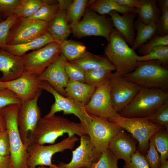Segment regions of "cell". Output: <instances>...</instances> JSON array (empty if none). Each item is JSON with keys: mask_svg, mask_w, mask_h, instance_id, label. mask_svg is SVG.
Wrapping results in <instances>:
<instances>
[{"mask_svg": "<svg viewBox=\"0 0 168 168\" xmlns=\"http://www.w3.org/2000/svg\"><path fill=\"white\" fill-rule=\"evenodd\" d=\"M65 133L69 137L75 134L81 137L86 134L80 123L55 115L49 118L41 117L31 138L30 145L53 144L59 137Z\"/></svg>", "mask_w": 168, "mask_h": 168, "instance_id": "6da1fadb", "label": "cell"}, {"mask_svg": "<svg viewBox=\"0 0 168 168\" xmlns=\"http://www.w3.org/2000/svg\"><path fill=\"white\" fill-rule=\"evenodd\" d=\"M167 100L168 91L159 88L141 87L132 101L119 114L127 118L147 117Z\"/></svg>", "mask_w": 168, "mask_h": 168, "instance_id": "7a4b0ae2", "label": "cell"}, {"mask_svg": "<svg viewBox=\"0 0 168 168\" xmlns=\"http://www.w3.org/2000/svg\"><path fill=\"white\" fill-rule=\"evenodd\" d=\"M108 42L104 53L114 66L115 72L123 76L134 70L138 62V55L115 30L111 34Z\"/></svg>", "mask_w": 168, "mask_h": 168, "instance_id": "3957f363", "label": "cell"}, {"mask_svg": "<svg viewBox=\"0 0 168 168\" xmlns=\"http://www.w3.org/2000/svg\"><path fill=\"white\" fill-rule=\"evenodd\" d=\"M20 104L9 105L0 110V113L5 119L9 135L11 168H28V146L22 141L17 123Z\"/></svg>", "mask_w": 168, "mask_h": 168, "instance_id": "277c9868", "label": "cell"}, {"mask_svg": "<svg viewBox=\"0 0 168 168\" xmlns=\"http://www.w3.org/2000/svg\"><path fill=\"white\" fill-rule=\"evenodd\" d=\"M123 76L140 87L168 90V68L157 60L138 62L134 70Z\"/></svg>", "mask_w": 168, "mask_h": 168, "instance_id": "5b68a950", "label": "cell"}, {"mask_svg": "<svg viewBox=\"0 0 168 168\" xmlns=\"http://www.w3.org/2000/svg\"><path fill=\"white\" fill-rule=\"evenodd\" d=\"M108 120L117 124L131 134L138 142V150L144 155L148 149L152 137L157 132L166 128L145 118H127L118 114Z\"/></svg>", "mask_w": 168, "mask_h": 168, "instance_id": "8992f818", "label": "cell"}, {"mask_svg": "<svg viewBox=\"0 0 168 168\" xmlns=\"http://www.w3.org/2000/svg\"><path fill=\"white\" fill-rule=\"evenodd\" d=\"M79 139L74 135L68 137L60 142L48 146L35 143L30 144L27 149L28 168H36L39 166H47L51 168H59L52 162L53 155L56 153L74 148Z\"/></svg>", "mask_w": 168, "mask_h": 168, "instance_id": "52a82bcc", "label": "cell"}, {"mask_svg": "<svg viewBox=\"0 0 168 168\" xmlns=\"http://www.w3.org/2000/svg\"><path fill=\"white\" fill-rule=\"evenodd\" d=\"M40 87L52 94L55 99V102L51 106L49 112L44 117H51L60 111H63L64 114H73L79 119L86 133L91 124V118L86 111L85 105L68 97L63 96L47 82H40Z\"/></svg>", "mask_w": 168, "mask_h": 168, "instance_id": "ba28073f", "label": "cell"}, {"mask_svg": "<svg viewBox=\"0 0 168 168\" xmlns=\"http://www.w3.org/2000/svg\"><path fill=\"white\" fill-rule=\"evenodd\" d=\"M69 26L76 37L100 36L105 38L108 42L111 34L114 30L111 20L90 9L86 10L82 20Z\"/></svg>", "mask_w": 168, "mask_h": 168, "instance_id": "9c48e42d", "label": "cell"}, {"mask_svg": "<svg viewBox=\"0 0 168 168\" xmlns=\"http://www.w3.org/2000/svg\"><path fill=\"white\" fill-rule=\"evenodd\" d=\"M61 54L60 44L55 41L21 56L25 71L38 76Z\"/></svg>", "mask_w": 168, "mask_h": 168, "instance_id": "30bf717a", "label": "cell"}, {"mask_svg": "<svg viewBox=\"0 0 168 168\" xmlns=\"http://www.w3.org/2000/svg\"><path fill=\"white\" fill-rule=\"evenodd\" d=\"M41 94H38L32 100L22 101L20 104L17 115L18 130L22 142L28 146L32 135L41 117L40 109L37 104Z\"/></svg>", "mask_w": 168, "mask_h": 168, "instance_id": "8fae6325", "label": "cell"}, {"mask_svg": "<svg viewBox=\"0 0 168 168\" xmlns=\"http://www.w3.org/2000/svg\"><path fill=\"white\" fill-rule=\"evenodd\" d=\"M108 79L112 105L119 114L129 104L141 87L115 72L110 73Z\"/></svg>", "mask_w": 168, "mask_h": 168, "instance_id": "7c38bea8", "label": "cell"}, {"mask_svg": "<svg viewBox=\"0 0 168 168\" xmlns=\"http://www.w3.org/2000/svg\"><path fill=\"white\" fill-rule=\"evenodd\" d=\"M89 114L91 122L86 134L96 150L101 153L108 148L113 137L123 128L106 118Z\"/></svg>", "mask_w": 168, "mask_h": 168, "instance_id": "4fadbf2b", "label": "cell"}, {"mask_svg": "<svg viewBox=\"0 0 168 168\" xmlns=\"http://www.w3.org/2000/svg\"><path fill=\"white\" fill-rule=\"evenodd\" d=\"M85 107L89 114L108 119L118 115L112 103L108 78L96 86L94 93Z\"/></svg>", "mask_w": 168, "mask_h": 168, "instance_id": "5bb4252c", "label": "cell"}, {"mask_svg": "<svg viewBox=\"0 0 168 168\" xmlns=\"http://www.w3.org/2000/svg\"><path fill=\"white\" fill-rule=\"evenodd\" d=\"M48 23L18 18L10 30L7 44H17L31 41L47 32Z\"/></svg>", "mask_w": 168, "mask_h": 168, "instance_id": "9a60e30c", "label": "cell"}, {"mask_svg": "<svg viewBox=\"0 0 168 168\" xmlns=\"http://www.w3.org/2000/svg\"><path fill=\"white\" fill-rule=\"evenodd\" d=\"M38 76L25 71L18 78L3 82L5 87L13 91L22 101H27L42 93Z\"/></svg>", "mask_w": 168, "mask_h": 168, "instance_id": "2e32d148", "label": "cell"}, {"mask_svg": "<svg viewBox=\"0 0 168 168\" xmlns=\"http://www.w3.org/2000/svg\"><path fill=\"white\" fill-rule=\"evenodd\" d=\"M80 145L72 151V157L68 163H63L65 168L91 167L99 160L101 153L96 149L88 135L85 134L81 137Z\"/></svg>", "mask_w": 168, "mask_h": 168, "instance_id": "e0dca14e", "label": "cell"}, {"mask_svg": "<svg viewBox=\"0 0 168 168\" xmlns=\"http://www.w3.org/2000/svg\"><path fill=\"white\" fill-rule=\"evenodd\" d=\"M66 61L61 54L57 60L38 76L40 82H47L57 92L65 97H67L65 88L69 81L64 68Z\"/></svg>", "mask_w": 168, "mask_h": 168, "instance_id": "ac0fdd59", "label": "cell"}, {"mask_svg": "<svg viewBox=\"0 0 168 168\" xmlns=\"http://www.w3.org/2000/svg\"><path fill=\"white\" fill-rule=\"evenodd\" d=\"M138 143L131 134L123 128L111 140L108 148L118 160L122 159L128 162L138 150Z\"/></svg>", "mask_w": 168, "mask_h": 168, "instance_id": "d6986e66", "label": "cell"}, {"mask_svg": "<svg viewBox=\"0 0 168 168\" xmlns=\"http://www.w3.org/2000/svg\"><path fill=\"white\" fill-rule=\"evenodd\" d=\"M25 71L21 57L12 54L0 48V72L1 81L7 82L15 79Z\"/></svg>", "mask_w": 168, "mask_h": 168, "instance_id": "ffe728a7", "label": "cell"}, {"mask_svg": "<svg viewBox=\"0 0 168 168\" xmlns=\"http://www.w3.org/2000/svg\"><path fill=\"white\" fill-rule=\"evenodd\" d=\"M109 15L115 30L123 36L128 44L132 47L135 39L133 21L137 14L134 11L120 15L118 13L113 11Z\"/></svg>", "mask_w": 168, "mask_h": 168, "instance_id": "44dd1931", "label": "cell"}, {"mask_svg": "<svg viewBox=\"0 0 168 168\" xmlns=\"http://www.w3.org/2000/svg\"><path fill=\"white\" fill-rule=\"evenodd\" d=\"M47 32L54 41L60 44L71 33L66 17V11L59 10L53 19L48 23Z\"/></svg>", "mask_w": 168, "mask_h": 168, "instance_id": "7402d4cb", "label": "cell"}, {"mask_svg": "<svg viewBox=\"0 0 168 168\" xmlns=\"http://www.w3.org/2000/svg\"><path fill=\"white\" fill-rule=\"evenodd\" d=\"M54 41V40L47 32L25 43L17 44H7L3 50L13 55L21 57L29 50L38 49Z\"/></svg>", "mask_w": 168, "mask_h": 168, "instance_id": "603a6c76", "label": "cell"}, {"mask_svg": "<svg viewBox=\"0 0 168 168\" xmlns=\"http://www.w3.org/2000/svg\"><path fill=\"white\" fill-rule=\"evenodd\" d=\"M96 86L69 80L65 91L68 97L86 105L94 93Z\"/></svg>", "mask_w": 168, "mask_h": 168, "instance_id": "cb8c5ba5", "label": "cell"}, {"mask_svg": "<svg viewBox=\"0 0 168 168\" xmlns=\"http://www.w3.org/2000/svg\"><path fill=\"white\" fill-rule=\"evenodd\" d=\"M68 62L85 71L100 68H106L113 71L115 70L114 66L106 57L94 54L87 51L78 59Z\"/></svg>", "mask_w": 168, "mask_h": 168, "instance_id": "d4e9b609", "label": "cell"}, {"mask_svg": "<svg viewBox=\"0 0 168 168\" xmlns=\"http://www.w3.org/2000/svg\"><path fill=\"white\" fill-rule=\"evenodd\" d=\"M141 5L140 8H134V12L139 16V19L147 25L157 24L161 12L158 7L156 0H139Z\"/></svg>", "mask_w": 168, "mask_h": 168, "instance_id": "484cf974", "label": "cell"}, {"mask_svg": "<svg viewBox=\"0 0 168 168\" xmlns=\"http://www.w3.org/2000/svg\"><path fill=\"white\" fill-rule=\"evenodd\" d=\"M89 9L101 15L108 14L113 11L122 14L134 11V9L121 4L115 0H97L89 1Z\"/></svg>", "mask_w": 168, "mask_h": 168, "instance_id": "4316f807", "label": "cell"}, {"mask_svg": "<svg viewBox=\"0 0 168 168\" xmlns=\"http://www.w3.org/2000/svg\"><path fill=\"white\" fill-rule=\"evenodd\" d=\"M61 54L68 62L75 60L87 51L82 43L71 40H66L60 44Z\"/></svg>", "mask_w": 168, "mask_h": 168, "instance_id": "83f0119b", "label": "cell"}, {"mask_svg": "<svg viewBox=\"0 0 168 168\" xmlns=\"http://www.w3.org/2000/svg\"><path fill=\"white\" fill-rule=\"evenodd\" d=\"M137 34L133 45L131 48L135 50L141 45L147 43L155 35L157 29V24L147 25L138 18L136 23Z\"/></svg>", "mask_w": 168, "mask_h": 168, "instance_id": "f1b7e54d", "label": "cell"}, {"mask_svg": "<svg viewBox=\"0 0 168 168\" xmlns=\"http://www.w3.org/2000/svg\"><path fill=\"white\" fill-rule=\"evenodd\" d=\"M43 4L42 0H21L13 14L18 18H28L33 15Z\"/></svg>", "mask_w": 168, "mask_h": 168, "instance_id": "f546056e", "label": "cell"}, {"mask_svg": "<svg viewBox=\"0 0 168 168\" xmlns=\"http://www.w3.org/2000/svg\"><path fill=\"white\" fill-rule=\"evenodd\" d=\"M88 0H74L66 11V17L69 26L72 25L80 21L83 16L88 5Z\"/></svg>", "mask_w": 168, "mask_h": 168, "instance_id": "4dcf8cb0", "label": "cell"}, {"mask_svg": "<svg viewBox=\"0 0 168 168\" xmlns=\"http://www.w3.org/2000/svg\"><path fill=\"white\" fill-rule=\"evenodd\" d=\"M137 59L138 62L157 60L161 63L162 66L167 68L168 45H160L155 47L146 55L142 56L138 55Z\"/></svg>", "mask_w": 168, "mask_h": 168, "instance_id": "1f68e13d", "label": "cell"}, {"mask_svg": "<svg viewBox=\"0 0 168 168\" xmlns=\"http://www.w3.org/2000/svg\"><path fill=\"white\" fill-rule=\"evenodd\" d=\"M153 137L156 149L160 154L161 165L168 158V130L164 128L156 133Z\"/></svg>", "mask_w": 168, "mask_h": 168, "instance_id": "d6a6232c", "label": "cell"}, {"mask_svg": "<svg viewBox=\"0 0 168 168\" xmlns=\"http://www.w3.org/2000/svg\"><path fill=\"white\" fill-rule=\"evenodd\" d=\"M113 70L106 68H100L85 71V83L96 86L108 78Z\"/></svg>", "mask_w": 168, "mask_h": 168, "instance_id": "836d02e7", "label": "cell"}, {"mask_svg": "<svg viewBox=\"0 0 168 168\" xmlns=\"http://www.w3.org/2000/svg\"><path fill=\"white\" fill-rule=\"evenodd\" d=\"M59 10L58 4L52 5L43 4L33 15L27 18L48 23L55 17Z\"/></svg>", "mask_w": 168, "mask_h": 168, "instance_id": "e575fe53", "label": "cell"}, {"mask_svg": "<svg viewBox=\"0 0 168 168\" xmlns=\"http://www.w3.org/2000/svg\"><path fill=\"white\" fill-rule=\"evenodd\" d=\"M118 160L108 148L101 153L98 161L93 163L91 168H118Z\"/></svg>", "mask_w": 168, "mask_h": 168, "instance_id": "d590c367", "label": "cell"}, {"mask_svg": "<svg viewBox=\"0 0 168 168\" xmlns=\"http://www.w3.org/2000/svg\"><path fill=\"white\" fill-rule=\"evenodd\" d=\"M151 122L164 127L168 130V100L149 117L144 118Z\"/></svg>", "mask_w": 168, "mask_h": 168, "instance_id": "8d00e7d4", "label": "cell"}, {"mask_svg": "<svg viewBox=\"0 0 168 168\" xmlns=\"http://www.w3.org/2000/svg\"><path fill=\"white\" fill-rule=\"evenodd\" d=\"M17 18L13 14L0 22V48L3 49L7 44L11 28Z\"/></svg>", "mask_w": 168, "mask_h": 168, "instance_id": "74e56055", "label": "cell"}, {"mask_svg": "<svg viewBox=\"0 0 168 168\" xmlns=\"http://www.w3.org/2000/svg\"><path fill=\"white\" fill-rule=\"evenodd\" d=\"M160 45H168V35L164 36L155 35L146 43L139 47L138 52L143 55H145L154 48Z\"/></svg>", "mask_w": 168, "mask_h": 168, "instance_id": "f35d334b", "label": "cell"}, {"mask_svg": "<svg viewBox=\"0 0 168 168\" xmlns=\"http://www.w3.org/2000/svg\"><path fill=\"white\" fill-rule=\"evenodd\" d=\"M144 156L150 168L160 167V156L156 149L153 136L150 139L148 148Z\"/></svg>", "mask_w": 168, "mask_h": 168, "instance_id": "ab89813d", "label": "cell"}, {"mask_svg": "<svg viewBox=\"0 0 168 168\" xmlns=\"http://www.w3.org/2000/svg\"><path fill=\"white\" fill-rule=\"evenodd\" d=\"M64 69L69 80L85 83V71L80 67L66 61Z\"/></svg>", "mask_w": 168, "mask_h": 168, "instance_id": "60d3db41", "label": "cell"}, {"mask_svg": "<svg viewBox=\"0 0 168 168\" xmlns=\"http://www.w3.org/2000/svg\"><path fill=\"white\" fill-rule=\"evenodd\" d=\"M22 102L10 90L5 87L0 90V110L9 105L20 104Z\"/></svg>", "mask_w": 168, "mask_h": 168, "instance_id": "b9f144b4", "label": "cell"}, {"mask_svg": "<svg viewBox=\"0 0 168 168\" xmlns=\"http://www.w3.org/2000/svg\"><path fill=\"white\" fill-rule=\"evenodd\" d=\"M21 0H0V16L5 19L13 14Z\"/></svg>", "mask_w": 168, "mask_h": 168, "instance_id": "7bdbcfd3", "label": "cell"}, {"mask_svg": "<svg viewBox=\"0 0 168 168\" xmlns=\"http://www.w3.org/2000/svg\"><path fill=\"white\" fill-rule=\"evenodd\" d=\"M123 168H150L144 155L138 150L132 156L130 161L125 162Z\"/></svg>", "mask_w": 168, "mask_h": 168, "instance_id": "ee69618b", "label": "cell"}, {"mask_svg": "<svg viewBox=\"0 0 168 168\" xmlns=\"http://www.w3.org/2000/svg\"><path fill=\"white\" fill-rule=\"evenodd\" d=\"M10 154L9 138L7 129H0V155L3 156Z\"/></svg>", "mask_w": 168, "mask_h": 168, "instance_id": "f6af8a7d", "label": "cell"}, {"mask_svg": "<svg viewBox=\"0 0 168 168\" xmlns=\"http://www.w3.org/2000/svg\"><path fill=\"white\" fill-rule=\"evenodd\" d=\"M157 30L161 36L168 35V10L161 12V14L157 23Z\"/></svg>", "mask_w": 168, "mask_h": 168, "instance_id": "bcb514c9", "label": "cell"}, {"mask_svg": "<svg viewBox=\"0 0 168 168\" xmlns=\"http://www.w3.org/2000/svg\"><path fill=\"white\" fill-rule=\"evenodd\" d=\"M118 3L129 7L140 8L141 5L139 0H115Z\"/></svg>", "mask_w": 168, "mask_h": 168, "instance_id": "7dc6e473", "label": "cell"}, {"mask_svg": "<svg viewBox=\"0 0 168 168\" xmlns=\"http://www.w3.org/2000/svg\"><path fill=\"white\" fill-rule=\"evenodd\" d=\"M0 168H11L10 155L3 156L0 155Z\"/></svg>", "mask_w": 168, "mask_h": 168, "instance_id": "c3c4849f", "label": "cell"}, {"mask_svg": "<svg viewBox=\"0 0 168 168\" xmlns=\"http://www.w3.org/2000/svg\"><path fill=\"white\" fill-rule=\"evenodd\" d=\"M57 1L59 9L67 11L72 3L73 0H58Z\"/></svg>", "mask_w": 168, "mask_h": 168, "instance_id": "681fc988", "label": "cell"}, {"mask_svg": "<svg viewBox=\"0 0 168 168\" xmlns=\"http://www.w3.org/2000/svg\"><path fill=\"white\" fill-rule=\"evenodd\" d=\"M158 2L161 12L163 11L168 10V0H160Z\"/></svg>", "mask_w": 168, "mask_h": 168, "instance_id": "f907efd6", "label": "cell"}, {"mask_svg": "<svg viewBox=\"0 0 168 168\" xmlns=\"http://www.w3.org/2000/svg\"><path fill=\"white\" fill-rule=\"evenodd\" d=\"M0 129L4 130L6 129V123L4 118L0 113Z\"/></svg>", "mask_w": 168, "mask_h": 168, "instance_id": "816d5d0a", "label": "cell"}, {"mask_svg": "<svg viewBox=\"0 0 168 168\" xmlns=\"http://www.w3.org/2000/svg\"><path fill=\"white\" fill-rule=\"evenodd\" d=\"M43 4L49 5H52L58 4L57 0H42Z\"/></svg>", "mask_w": 168, "mask_h": 168, "instance_id": "f5cc1de1", "label": "cell"}, {"mask_svg": "<svg viewBox=\"0 0 168 168\" xmlns=\"http://www.w3.org/2000/svg\"><path fill=\"white\" fill-rule=\"evenodd\" d=\"M159 168H168V161L166 160L161 165Z\"/></svg>", "mask_w": 168, "mask_h": 168, "instance_id": "db71d44e", "label": "cell"}, {"mask_svg": "<svg viewBox=\"0 0 168 168\" xmlns=\"http://www.w3.org/2000/svg\"><path fill=\"white\" fill-rule=\"evenodd\" d=\"M4 88H5V86L4 83L0 80V90Z\"/></svg>", "mask_w": 168, "mask_h": 168, "instance_id": "11a10c76", "label": "cell"}, {"mask_svg": "<svg viewBox=\"0 0 168 168\" xmlns=\"http://www.w3.org/2000/svg\"><path fill=\"white\" fill-rule=\"evenodd\" d=\"M58 166H59V168H65L63 165V163H61L58 165Z\"/></svg>", "mask_w": 168, "mask_h": 168, "instance_id": "9f6ffc18", "label": "cell"}, {"mask_svg": "<svg viewBox=\"0 0 168 168\" xmlns=\"http://www.w3.org/2000/svg\"><path fill=\"white\" fill-rule=\"evenodd\" d=\"M37 168H51L50 167H47L44 166H39L37 167Z\"/></svg>", "mask_w": 168, "mask_h": 168, "instance_id": "6f0895ef", "label": "cell"}, {"mask_svg": "<svg viewBox=\"0 0 168 168\" xmlns=\"http://www.w3.org/2000/svg\"><path fill=\"white\" fill-rule=\"evenodd\" d=\"M4 19H3L0 16V22L2 21Z\"/></svg>", "mask_w": 168, "mask_h": 168, "instance_id": "680465c9", "label": "cell"}, {"mask_svg": "<svg viewBox=\"0 0 168 168\" xmlns=\"http://www.w3.org/2000/svg\"><path fill=\"white\" fill-rule=\"evenodd\" d=\"M91 168L90 167H80V168Z\"/></svg>", "mask_w": 168, "mask_h": 168, "instance_id": "91938a15", "label": "cell"}]
</instances>
